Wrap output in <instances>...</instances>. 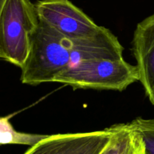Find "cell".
I'll return each instance as SVG.
<instances>
[{
  "mask_svg": "<svg viewBox=\"0 0 154 154\" xmlns=\"http://www.w3.org/2000/svg\"><path fill=\"white\" fill-rule=\"evenodd\" d=\"M72 48L71 39L39 20L21 68V82L31 86L54 82L57 75L71 66Z\"/></svg>",
  "mask_w": 154,
  "mask_h": 154,
  "instance_id": "obj_1",
  "label": "cell"
},
{
  "mask_svg": "<svg viewBox=\"0 0 154 154\" xmlns=\"http://www.w3.org/2000/svg\"><path fill=\"white\" fill-rule=\"evenodd\" d=\"M38 23L30 0H0V58L21 69Z\"/></svg>",
  "mask_w": 154,
  "mask_h": 154,
  "instance_id": "obj_2",
  "label": "cell"
},
{
  "mask_svg": "<svg viewBox=\"0 0 154 154\" xmlns=\"http://www.w3.org/2000/svg\"><path fill=\"white\" fill-rule=\"evenodd\" d=\"M136 81L137 66L121 59L80 62L57 75L54 82L74 89L123 91Z\"/></svg>",
  "mask_w": 154,
  "mask_h": 154,
  "instance_id": "obj_3",
  "label": "cell"
},
{
  "mask_svg": "<svg viewBox=\"0 0 154 154\" xmlns=\"http://www.w3.org/2000/svg\"><path fill=\"white\" fill-rule=\"evenodd\" d=\"M35 5L39 20L71 40L91 35L100 26L69 0H40Z\"/></svg>",
  "mask_w": 154,
  "mask_h": 154,
  "instance_id": "obj_4",
  "label": "cell"
},
{
  "mask_svg": "<svg viewBox=\"0 0 154 154\" xmlns=\"http://www.w3.org/2000/svg\"><path fill=\"white\" fill-rule=\"evenodd\" d=\"M111 135V126L100 131L51 135L23 154H100Z\"/></svg>",
  "mask_w": 154,
  "mask_h": 154,
  "instance_id": "obj_5",
  "label": "cell"
},
{
  "mask_svg": "<svg viewBox=\"0 0 154 154\" xmlns=\"http://www.w3.org/2000/svg\"><path fill=\"white\" fill-rule=\"evenodd\" d=\"M132 53L136 60L138 81L154 105V14L137 24L132 38Z\"/></svg>",
  "mask_w": 154,
  "mask_h": 154,
  "instance_id": "obj_6",
  "label": "cell"
},
{
  "mask_svg": "<svg viewBox=\"0 0 154 154\" xmlns=\"http://www.w3.org/2000/svg\"><path fill=\"white\" fill-rule=\"evenodd\" d=\"M72 64L96 60L123 59V47L118 38L108 29L99 26L90 36L72 40Z\"/></svg>",
  "mask_w": 154,
  "mask_h": 154,
  "instance_id": "obj_7",
  "label": "cell"
},
{
  "mask_svg": "<svg viewBox=\"0 0 154 154\" xmlns=\"http://www.w3.org/2000/svg\"><path fill=\"white\" fill-rule=\"evenodd\" d=\"M48 135L19 132L15 130L8 117H2L0 119V144L2 145L22 144L32 147Z\"/></svg>",
  "mask_w": 154,
  "mask_h": 154,
  "instance_id": "obj_8",
  "label": "cell"
},
{
  "mask_svg": "<svg viewBox=\"0 0 154 154\" xmlns=\"http://www.w3.org/2000/svg\"><path fill=\"white\" fill-rule=\"evenodd\" d=\"M129 123L142 137L144 154H154V119L137 117Z\"/></svg>",
  "mask_w": 154,
  "mask_h": 154,
  "instance_id": "obj_9",
  "label": "cell"
},
{
  "mask_svg": "<svg viewBox=\"0 0 154 154\" xmlns=\"http://www.w3.org/2000/svg\"><path fill=\"white\" fill-rule=\"evenodd\" d=\"M144 143L138 132L134 129L133 134L120 154H144Z\"/></svg>",
  "mask_w": 154,
  "mask_h": 154,
  "instance_id": "obj_10",
  "label": "cell"
}]
</instances>
